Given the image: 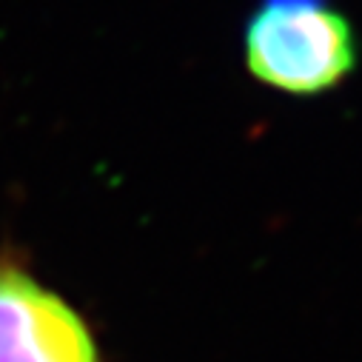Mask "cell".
Returning a JSON list of instances; mask_svg holds the SVG:
<instances>
[{
  "instance_id": "obj_1",
  "label": "cell",
  "mask_w": 362,
  "mask_h": 362,
  "mask_svg": "<svg viewBox=\"0 0 362 362\" xmlns=\"http://www.w3.org/2000/svg\"><path fill=\"white\" fill-rule=\"evenodd\" d=\"M245 63L280 92H328L356 66L354 26L331 0H259L245 26Z\"/></svg>"
},
{
  "instance_id": "obj_2",
  "label": "cell",
  "mask_w": 362,
  "mask_h": 362,
  "mask_svg": "<svg viewBox=\"0 0 362 362\" xmlns=\"http://www.w3.org/2000/svg\"><path fill=\"white\" fill-rule=\"evenodd\" d=\"M0 362H100L83 320L18 268H0Z\"/></svg>"
}]
</instances>
